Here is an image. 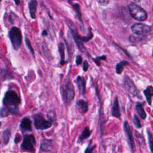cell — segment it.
I'll use <instances>...</instances> for the list:
<instances>
[{"label":"cell","mask_w":153,"mask_h":153,"mask_svg":"<svg viewBox=\"0 0 153 153\" xmlns=\"http://www.w3.org/2000/svg\"><path fill=\"white\" fill-rule=\"evenodd\" d=\"M20 104L21 98L15 90L9 89L5 93L2 99V108L10 114L18 115Z\"/></svg>","instance_id":"obj_1"},{"label":"cell","mask_w":153,"mask_h":153,"mask_svg":"<svg viewBox=\"0 0 153 153\" xmlns=\"http://www.w3.org/2000/svg\"><path fill=\"white\" fill-rule=\"evenodd\" d=\"M60 92L63 103L66 106H69L74 100L75 95L73 84L70 81H67L61 85Z\"/></svg>","instance_id":"obj_2"},{"label":"cell","mask_w":153,"mask_h":153,"mask_svg":"<svg viewBox=\"0 0 153 153\" xmlns=\"http://www.w3.org/2000/svg\"><path fill=\"white\" fill-rule=\"evenodd\" d=\"M128 8L131 16L139 22L146 20L148 14L146 11L134 2H130L128 5Z\"/></svg>","instance_id":"obj_3"},{"label":"cell","mask_w":153,"mask_h":153,"mask_svg":"<svg viewBox=\"0 0 153 153\" xmlns=\"http://www.w3.org/2000/svg\"><path fill=\"white\" fill-rule=\"evenodd\" d=\"M36 140L33 134H23L22 142L20 145V148L22 151L35 153L36 149Z\"/></svg>","instance_id":"obj_4"},{"label":"cell","mask_w":153,"mask_h":153,"mask_svg":"<svg viewBox=\"0 0 153 153\" xmlns=\"http://www.w3.org/2000/svg\"><path fill=\"white\" fill-rule=\"evenodd\" d=\"M32 118L33 126L36 130H45L51 128L53 126V123L48 120H46L44 117L39 113L33 114Z\"/></svg>","instance_id":"obj_5"},{"label":"cell","mask_w":153,"mask_h":153,"mask_svg":"<svg viewBox=\"0 0 153 153\" xmlns=\"http://www.w3.org/2000/svg\"><path fill=\"white\" fill-rule=\"evenodd\" d=\"M8 35L14 49L18 50L22 43V35L20 30L18 27L13 26L9 31Z\"/></svg>","instance_id":"obj_6"},{"label":"cell","mask_w":153,"mask_h":153,"mask_svg":"<svg viewBox=\"0 0 153 153\" xmlns=\"http://www.w3.org/2000/svg\"><path fill=\"white\" fill-rule=\"evenodd\" d=\"M124 88L131 95L134 97H136L139 99H142L139 90L136 87L134 82L127 76H125L123 81Z\"/></svg>","instance_id":"obj_7"},{"label":"cell","mask_w":153,"mask_h":153,"mask_svg":"<svg viewBox=\"0 0 153 153\" xmlns=\"http://www.w3.org/2000/svg\"><path fill=\"white\" fill-rule=\"evenodd\" d=\"M123 128L124 132L125 135H126V138H127V141L128 146L130 147V149L133 152H135L136 148V145H135L134 138H133V136L132 131H131V127L129 125V123L127 120L124 121V122L123 123Z\"/></svg>","instance_id":"obj_8"},{"label":"cell","mask_w":153,"mask_h":153,"mask_svg":"<svg viewBox=\"0 0 153 153\" xmlns=\"http://www.w3.org/2000/svg\"><path fill=\"white\" fill-rule=\"evenodd\" d=\"M132 32L138 36H145L151 30V27L143 23H135L131 26Z\"/></svg>","instance_id":"obj_9"},{"label":"cell","mask_w":153,"mask_h":153,"mask_svg":"<svg viewBox=\"0 0 153 153\" xmlns=\"http://www.w3.org/2000/svg\"><path fill=\"white\" fill-rule=\"evenodd\" d=\"M68 26H69V28L71 30V32L72 33V35L73 36V38L77 45L78 48L81 52H84L85 47L83 44V40H82V36H81L79 35V34L78 33V32L77 31V29H76V27L72 23V24L71 23L70 25L68 23Z\"/></svg>","instance_id":"obj_10"},{"label":"cell","mask_w":153,"mask_h":153,"mask_svg":"<svg viewBox=\"0 0 153 153\" xmlns=\"http://www.w3.org/2000/svg\"><path fill=\"white\" fill-rule=\"evenodd\" d=\"M32 121L28 117H25L22 118L20 123V130L22 134H25L26 132L32 131Z\"/></svg>","instance_id":"obj_11"},{"label":"cell","mask_w":153,"mask_h":153,"mask_svg":"<svg viewBox=\"0 0 153 153\" xmlns=\"http://www.w3.org/2000/svg\"><path fill=\"white\" fill-rule=\"evenodd\" d=\"M51 139H42L40 142L39 151L42 152H51L53 150V146Z\"/></svg>","instance_id":"obj_12"},{"label":"cell","mask_w":153,"mask_h":153,"mask_svg":"<svg viewBox=\"0 0 153 153\" xmlns=\"http://www.w3.org/2000/svg\"><path fill=\"white\" fill-rule=\"evenodd\" d=\"M111 115L112 117L116 118L118 120L121 119V112H120V108L118 102V99L117 96H115L113 100L112 106L111 110Z\"/></svg>","instance_id":"obj_13"},{"label":"cell","mask_w":153,"mask_h":153,"mask_svg":"<svg viewBox=\"0 0 153 153\" xmlns=\"http://www.w3.org/2000/svg\"><path fill=\"white\" fill-rule=\"evenodd\" d=\"M92 133V130H90V128L88 126H86L84 127L82 132L81 133L80 135L78 137L77 143H81L83 142L85 139L89 138Z\"/></svg>","instance_id":"obj_14"},{"label":"cell","mask_w":153,"mask_h":153,"mask_svg":"<svg viewBox=\"0 0 153 153\" xmlns=\"http://www.w3.org/2000/svg\"><path fill=\"white\" fill-rule=\"evenodd\" d=\"M76 84L80 94L81 95H84L86 92V85L84 78L82 76H78L76 78Z\"/></svg>","instance_id":"obj_15"},{"label":"cell","mask_w":153,"mask_h":153,"mask_svg":"<svg viewBox=\"0 0 153 153\" xmlns=\"http://www.w3.org/2000/svg\"><path fill=\"white\" fill-rule=\"evenodd\" d=\"M143 93L145 97L146 101L148 105H152V97H153V86L148 85L143 91Z\"/></svg>","instance_id":"obj_16"},{"label":"cell","mask_w":153,"mask_h":153,"mask_svg":"<svg viewBox=\"0 0 153 153\" xmlns=\"http://www.w3.org/2000/svg\"><path fill=\"white\" fill-rule=\"evenodd\" d=\"M76 106L78 111L81 114H85L88 110V105L83 99L78 100L76 103Z\"/></svg>","instance_id":"obj_17"},{"label":"cell","mask_w":153,"mask_h":153,"mask_svg":"<svg viewBox=\"0 0 153 153\" xmlns=\"http://www.w3.org/2000/svg\"><path fill=\"white\" fill-rule=\"evenodd\" d=\"M11 135V130L10 128L5 129L1 134V142L4 145H7L10 141Z\"/></svg>","instance_id":"obj_18"},{"label":"cell","mask_w":153,"mask_h":153,"mask_svg":"<svg viewBox=\"0 0 153 153\" xmlns=\"http://www.w3.org/2000/svg\"><path fill=\"white\" fill-rule=\"evenodd\" d=\"M38 2L36 0H30L28 4L29 14L32 19L36 18V11L37 8Z\"/></svg>","instance_id":"obj_19"},{"label":"cell","mask_w":153,"mask_h":153,"mask_svg":"<svg viewBox=\"0 0 153 153\" xmlns=\"http://www.w3.org/2000/svg\"><path fill=\"white\" fill-rule=\"evenodd\" d=\"M135 108H136V111H137L138 115H139V117L143 120H145L146 118L147 115H146V112L144 109V108H143V103H141V102H137L136 103Z\"/></svg>","instance_id":"obj_20"},{"label":"cell","mask_w":153,"mask_h":153,"mask_svg":"<svg viewBox=\"0 0 153 153\" xmlns=\"http://www.w3.org/2000/svg\"><path fill=\"white\" fill-rule=\"evenodd\" d=\"M59 52L60 56V65H64L65 63H67L66 61L65 60V45L63 42H60L58 46Z\"/></svg>","instance_id":"obj_21"},{"label":"cell","mask_w":153,"mask_h":153,"mask_svg":"<svg viewBox=\"0 0 153 153\" xmlns=\"http://www.w3.org/2000/svg\"><path fill=\"white\" fill-rule=\"evenodd\" d=\"M129 65V63L126 60H123L118 63L116 65L115 67V71L117 74H121L122 72L124 70V68L125 66H127Z\"/></svg>","instance_id":"obj_22"},{"label":"cell","mask_w":153,"mask_h":153,"mask_svg":"<svg viewBox=\"0 0 153 153\" xmlns=\"http://www.w3.org/2000/svg\"><path fill=\"white\" fill-rule=\"evenodd\" d=\"M47 120H48L51 123L56 121L57 120L56 112L54 109H50L46 114Z\"/></svg>","instance_id":"obj_23"},{"label":"cell","mask_w":153,"mask_h":153,"mask_svg":"<svg viewBox=\"0 0 153 153\" xmlns=\"http://www.w3.org/2000/svg\"><path fill=\"white\" fill-rule=\"evenodd\" d=\"M146 132L147 134V139L149 150L152 153H153V136L151 132L148 129H146Z\"/></svg>","instance_id":"obj_24"},{"label":"cell","mask_w":153,"mask_h":153,"mask_svg":"<svg viewBox=\"0 0 153 153\" xmlns=\"http://www.w3.org/2000/svg\"><path fill=\"white\" fill-rule=\"evenodd\" d=\"M72 7L74 8V9L75 11L76 16L79 21V22L81 23L82 26H83V23H82V18H81V10H80V5L78 4H72Z\"/></svg>","instance_id":"obj_25"},{"label":"cell","mask_w":153,"mask_h":153,"mask_svg":"<svg viewBox=\"0 0 153 153\" xmlns=\"http://www.w3.org/2000/svg\"><path fill=\"white\" fill-rule=\"evenodd\" d=\"M92 142H93V139H90L89 140L87 146L85 148V149L84 150V153H93V151L96 147V145L94 144L93 145H91Z\"/></svg>","instance_id":"obj_26"},{"label":"cell","mask_w":153,"mask_h":153,"mask_svg":"<svg viewBox=\"0 0 153 153\" xmlns=\"http://www.w3.org/2000/svg\"><path fill=\"white\" fill-rule=\"evenodd\" d=\"M132 122H133V124H134V127L137 129H140V128H142V126L141 124L140 121L139 117H137V115L135 114H134V115H133V120H132Z\"/></svg>","instance_id":"obj_27"},{"label":"cell","mask_w":153,"mask_h":153,"mask_svg":"<svg viewBox=\"0 0 153 153\" xmlns=\"http://www.w3.org/2000/svg\"><path fill=\"white\" fill-rule=\"evenodd\" d=\"M142 36H138L136 37V36H134L133 35H131V36H129L128 39H129L130 42L136 43V42H139L142 40Z\"/></svg>","instance_id":"obj_28"},{"label":"cell","mask_w":153,"mask_h":153,"mask_svg":"<svg viewBox=\"0 0 153 153\" xmlns=\"http://www.w3.org/2000/svg\"><path fill=\"white\" fill-rule=\"evenodd\" d=\"M106 59V57L105 55H103V56H98V57H96L95 58H93V60L94 62V63H96V65L97 66H99L100 64V60H105Z\"/></svg>","instance_id":"obj_29"},{"label":"cell","mask_w":153,"mask_h":153,"mask_svg":"<svg viewBox=\"0 0 153 153\" xmlns=\"http://www.w3.org/2000/svg\"><path fill=\"white\" fill-rule=\"evenodd\" d=\"M93 35L91 32V30L90 29V30L88 32V33L87 35V36L82 37L83 42H88L89 40H90L93 38Z\"/></svg>","instance_id":"obj_30"},{"label":"cell","mask_w":153,"mask_h":153,"mask_svg":"<svg viewBox=\"0 0 153 153\" xmlns=\"http://www.w3.org/2000/svg\"><path fill=\"white\" fill-rule=\"evenodd\" d=\"M25 43H26V45H27V48H29V50H30V53H31V54H32V55H33L34 54V51H33V48H32V45H31V44H30V41L26 37L25 38Z\"/></svg>","instance_id":"obj_31"},{"label":"cell","mask_w":153,"mask_h":153,"mask_svg":"<svg viewBox=\"0 0 153 153\" xmlns=\"http://www.w3.org/2000/svg\"><path fill=\"white\" fill-rule=\"evenodd\" d=\"M21 140H22V137H20V136L19 134V133H16V134L14 137V143L16 144H17Z\"/></svg>","instance_id":"obj_32"},{"label":"cell","mask_w":153,"mask_h":153,"mask_svg":"<svg viewBox=\"0 0 153 153\" xmlns=\"http://www.w3.org/2000/svg\"><path fill=\"white\" fill-rule=\"evenodd\" d=\"M97 2L100 5L105 6L109 4V0H97Z\"/></svg>","instance_id":"obj_33"},{"label":"cell","mask_w":153,"mask_h":153,"mask_svg":"<svg viewBox=\"0 0 153 153\" xmlns=\"http://www.w3.org/2000/svg\"><path fill=\"white\" fill-rule=\"evenodd\" d=\"M82 62V57L80 55H78L76 57V65H79Z\"/></svg>","instance_id":"obj_34"},{"label":"cell","mask_w":153,"mask_h":153,"mask_svg":"<svg viewBox=\"0 0 153 153\" xmlns=\"http://www.w3.org/2000/svg\"><path fill=\"white\" fill-rule=\"evenodd\" d=\"M88 68V63L87 60H85L83 63V66H82V69L84 71H87Z\"/></svg>","instance_id":"obj_35"},{"label":"cell","mask_w":153,"mask_h":153,"mask_svg":"<svg viewBox=\"0 0 153 153\" xmlns=\"http://www.w3.org/2000/svg\"><path fill=\"white\" fill-rule=\"evenodd\" d=\"M47 32L45 30H43L42 31V35L43 36H46L47 35Z\"/></svg>","instance_id":"obj_36"},{"label":"cell","mask_w":153,"mask_h":153,"mask_svg":"<svg viewBox=\"0 0 153 153\" xmlns=\"http://www.w3.org/2000/svg\"><path fill=\"white\" fill-rule=\"evenodd\" d=\"M14 2H15V3H16V5H19L20 4V0H14Z\"/></svg>","instance_id":"obj_37"},{"label":"cell","mask_w":153,"mask_h":153,"mask_svg":"<svg viewBox=\"0 0 153 153\" xmlns=\"http://www.w3.org/2000/svg\"><path fill=\"white\" fill-rule=\"evenodd\" d=\"M134 2H136V3H137V2H139L141 0H133Z\"/></svg>","instance_id":"obj_38"},{"label":"cell","mask_w":153,"mask_h":153,"mask_svg":"<svg viewBox=\"0 0 153 153\" xmlns=\"http://www.w3.org/2000/svg\"><path fill=\"white\" fill-rule=\"evenodd\" d=\"M152 56L153 57V51H152Z\"/></svg>","instance_id":"obj_39"}]
</instances>
